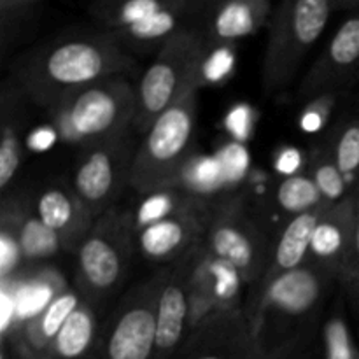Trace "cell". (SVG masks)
Returning a JSON list of instances; mask_svg holds the SVG:
<instances>
[{"label": "cell", "mask_w": 359, "mask_h": 359, "mask_svg": "<svg viewBox=\"0 0 359 359\" xmlns=\"http://www.w3.org/2000/svg\"><path fill=\"white\" fill-rule=\"evenodd\" d=\"M20 359H48V358H44V356H32V354L20 353Z\"/></svg>", "instance_id": "cell-39"}, {"label": "cell", "mask_w": 359, "mask_h": 359, "mask_svg": "<svg viewBox=\"0 0 359 359\" xmlns=\"http://www.w3.org/2000/svg\"><path fill=\"white\" fill-rule=\"evenodd\" d=\"M217 160L221 161V167H223L224 175H226L228 186L237 184L244 177L245 172H248V153H245V149L238 142L224 146L221 149V153L217 154Z\"/></svg>", "instance_id": "cell-32"}, {"label": "cell", "mask_w": 359, "mask_h": 359, "mask_svg": "<svg viewBox=\"0 0 359 359\" xmlns=\"http://www.w3.org/2000/svg\"><path fill=\"white\" fill-rule=\"evenodd\" d=\"M326 205L328 203H323L318 209L290 217L287 224L283 228L276 244H273L272 259H270L269 270H266L262 283L280 276V273L300 269L302 265L309 262V251H311L314 230L321 219L323 212H325Z\"/></svg>", "instance_id": "cell-19"}, {"label": "cell", "mask_w": 359, "mask_h": 359, "mask_svg": "<svg viewBox=\"0 0 359 359\" xmlns=\"http://www.w3.org/2000/svg\"><path fill=\"white\" fill-rule=\"evenodd\" d=\"M35 216L58 235L67 251H77L97 221L77 198L74 189L63 188H49L42 191L35 205Z\"/></svg>", "instance_id": "cell-18"}, {"label": "cell", "mask_w": 359, "mask_h": 359, "mask_svg": "<svg viewBox=\"0 0 359 359\" xmlns=\"http://www.w3.org/2000/svg\"><path fill=\"white\" fill-rule=\"evenodd\" d=\"M0 251H2V255H0L2 256V262H0L2 279L7 280V277L18 269V263L23 256H21V249L18 245L16 237L6 228H2V233H0Z\"/></svg>", "instance_id": "cell-34"}, {"label": "cell", "mask_w": 359, "mask_h": 359, "mask_svg": "<svg viewBox=\"0 0 359 359\" xmlns=\"http://www.w3.org/2000/svg\"><path fill=\"white\" fill-rule=\"evenodd\" d=\"M300 163H302L300 151L293 149V147H287V149H283L279 154H277L276 168L280 172V174L290 177V175H297L294 172L300 168Z\"/></svg>", "instance_id": "cell-36"}, {"label": "cell", "mask_w": 359, "mask_h": 359, "mask_svg": "<svg viewBox=\"0 0 359 359\" xmlns=\"http://www.w3.org/2000/svg\"><path fill=\"white\" fill-rule=\"evenodd\" d=\"M175 188L184 189L200 198L210 200V196L228 188V181L217 156L195 154L182 170Z\"/></svg>", "instance_id": "cell-24"}, {"label": "cell", "mask_w": 359, "mask_h": 359, "mask_svg": "<svg viewBox=\"0 0 359 359\" xmlns=\"http://www.w3.org/2000/svg\"><path fill=\"white\" fill-rule=\"evenodd\" d=\"M58 139L84 149L128 135L135 123V88L125 76L109 77L84 88L49 111Z\"/></svg>", "instance_id": "cell-4"}, {"label": "cell", "mask_w": 359, "mask_h": 359, "mask_svg": "<svg viewBox=\"0 0 359 359\" xmlns=\"http://www.w3.org/2000/svg\"><path fill=\"white\" fill-rule=\"evenodd\" d=\"M207 202H210V200L200 198V196H195L179 188L161 189V191L144 195L132 216L133 231L158 223L161 219H167V217H174L179 214L189 212L193 209H198Z\"/></svg>", "instance_id": "cell-23"}, {"label": "cell", "mask_w": 359, "mask_h": 359, "mask_svg": "<svg viewBox=\"0 0 359 359\" xmlns=\"http://www.w3.org/2000/svg\"><path fill=\"white\" fill-rule=\"evenodd\" d=\"M135 151L128 135L88 147L74 174L72 189L95 219L109 212L121 189L130 184Z\"/></svg>", "instance_id": "cell-10"}, {"label": "cell", "mask_w": 359, "mask_h": 359, "mask_svg": "<svg viewBox=\"0 0 359 359\" xmlns=\"http://www.w3.org/2000/svg\"><path fill=\"white\" fill-rule=\"evenodd\" d=\"M231 65H233V53L230 46H207V53L200 69V81L202 84L221 81L224 74L230 72Z\"/></svg>", "instance_id": "cell-31"}, {"label": "cell", "mask_w": 359, "mask_h": 359, "mask_svg": "<svg viewBox=\"0 0 359 359\" xmlns=\"http://www.w3.org/2000/svg\"><path fill=\"white\" fill-rule=\"evenodd\" d=\"M97 344V319L91 304L81 300L49 346L48 359H88Z\"/></svg>", "instance_id": "cell-21"}, {"label": "cell", "mask_w": 359, "mask_h": 359, "mask_svg": "<svg viewBox=\"0 0 359 359\" xmlns=\"http://www.w3.org/2000/svg\"><path fill=\"white\" fill-rule=\"evenodd\" d=\"M330 158L340 174L346 177L349 188L359 186V119L346 123L333 140Z\"/></svg>", "instance_id": "cell-27"}, {"label": "cell", "mask_w": 359, "mask_h": 359, "mask_svg": "<svg viewBox=\"0 0 359 359\" xmlns=\"http://www.w3.org/2000/svg\"><path fill=\"white\" fill-rule=\"evenodd\" d=\"M135 62L107 32L70 35L35 48L13 67V88L53 111L84 88L132 72Z\"/></svg>", "instance_id": "cell-1"}, {"label": "cell", "mask_w": 359, "mask_h": 359, "mask_svg": "<svg viewBox=\"0 0 359 359\" xmlns=\"http://www.w3.org/2000/svg\"><path fill=\"white\" fill-rule=\"evenodd\" d=\"M332 279L335 276L330 270L307 262L251 290L244 312L265 354L272 359H286L314 323Z\"/></svg>", "instance_id": "cell-2"}, {"label": "cell", "mask_w": 359, "mask_h": 359, "mask_svg": "<svg viewBox=\"0 0 359 359\" xmlns=\"http://www.w3.org/2000/svg\"><path fill=\"white\" fill-rule=\"evenodd\" d=\"M356 2L340 0H286L273 6L263 58V93H284L297 79L309 51L328 27L333 13Z\"/></svg>", "instance_id": "cell-3"}, {"label": "cell", "mask_w": 359, "mask_h": 359, "mask_svg": "<svg viewBox=\"0 0 359 359\" xmlns=\"http://www.w3.org/2000/svg\"><path fill=\"white\" fill-rule=\"evenodd\" d=\"M130 216L112 210L95 221L93 228L77 248V286L86 302L109 297L125 279L133 241Z\"/></svg>", "instance_id": "cell-8"}, {"label": "cell", "mask_w": 359, "mask_h": 359, "mask_svg": "<svg viewBox=\"0 0 359 359\" xmlns=\"http://www.w3.org/2000/svg\"><path fill=\"white\" fill-rule=\"evenodd\" d=\"M356 217V195L347 196L340 203H328L312 237L309 262L330 270L340 277L344 262L351 248Z\"/></svg>", "instance_id": "cell-17"}, {"label": "cell", "mask_w": 359, "mask_h": 359, "mask_svg": "<svg viewBox=\"0 0 359 359\" xmlns=\"http://www.w3.org/2000/svg\"><path fill=\"white\" fill-rule=\"evenodd\" d=\"M323 104H325V98L312 102L311 109L304 114V118H302V126H304L305 132H316V130H319L323 126L326 116L325 109H321Z\"/></svg>", "instance_id": "cell-37"}, {"label": "cell", "mask_w": 359, "mask_h": 359, "mask_svg": "<svg viewBox=\"0 0 359 359\" xmlns=\"http://www.w3.org/2000/svg\"><path fill=\"white\" fill-rule=\"evenodd\" d=\"M58 140L55 128H39L28 137V146L34 151H46Z\"/></svg>", "instance_id": "cell-38"}, {"label": "cell", "mask_w": 359, "mask_h": 359, "mask_svg": "<svg viewBox=\"0 0 359 359\" xmlns=\"http://www.w3.org/2000/svg\"><path fill=\"white\" fill-rule=\"evenodd\" d=\"M312 179H314L316 186H318L319 193L326 203L333 205V203H340L347 196L354 195V193H351L346 177L340 174L337 165L326 153L318 154L312 161Z\"/></svg>", "instance_id": "cell-28"}, {"label": "cell", "mask_w": 359, "mask_h": 359, "mask_svg": "<svg viewBox=\"0 0 359 359\" xmlns=\"http://www.w3.org/2000/svg\"><path fill=\"white\" fill-rule=\"evenodd\" d=\"M79 304V297L69 290L60 291L55 297L49 298V302L41 311L32 314L25 321L20 332V342H18L21 353L46 358L51 342Z\"/></svg>", "instance_id": "cell-20"}, {"label": "cell", "mask_w": 359, "mask_h": 359, "mask_svg": "<svg viewBox=\"0 0 359 359\" xmlns=\"http://www.w3.org/2000/svg\"><path fill=\"white\" fill-rule=\"evenodd\" d=\"M174 359H272L259 347L244 309L214 312L195 325Z\"/></svg>", "instance_id": "cell-12"}, {"label": "cell", "mask_w": 359, "mask_h": 359, "mask_svg": "<svg viewBox=\"0 0 359 359\" xmlns=\"http://www.w3.org/2000/svg\"><path fill=\"white\" fill-rule=\"evenodd\" d=\"M158 328L154 359H174L191 332V309L181 263L165 270L158 298Z\"/></svg>", "instance_id": "cell-15"}, {"label": "cell", "mask_w": 359, "mask_h": 359, "mask_svg": "<svg viewBox=\"0 0 359 359\" xmlns=\"http://www.w3.org/2000/svg\"><path fill=\"white\" fill-rule=\"evenodd\" d=\"M196 95L198 90H189L165 111L135 149L130 186L140 196L175 188L184 167L196 154Z\"/></svg>", "instance_id": "cell-5"}, {"label": "cell", "mask_w": 359, "mask_h": 359, "mask_svg": "<svg viewBox=\"0 0 359 359\" xmlns=\"http://www.w3.org/2000/svg\"><path fill=\"white\" fill-rule=\"evenodd\" d=\"M21 163V142L18 128L13 123L4 121L2 144H0V188L6 189L16 175Z\"/></svg>", "instance_id": "cell-30"}, {"label": "cell", "mask_w": 359, "mask_h": 359, "mask_svg": "<svg viewBox=\"0 0 359 359\" xmlns=\"http://www.w3.org/2000/svg\"><path fill=\"white\" fill-rule=\"evenodd\" d=\"M168 2V0H167ZM167 2L161 0H126V2H100L91 7V13L97 18L98 23L105 27L104 32L121 30L132 27L153 14L160 13Z\"/></svg>", "instance_id": "cell-25"}, {"label": "cell", "mask_w": 359, "mask_h": 359, "mask_svg": "<svg viewBox=\"0 0 359 359\" xmlns=\"http://www.w3.org/2000/svg\"><path fill=\"white\" fill-rule=\"evenodd\" d=\"M188 287L191 328L214 312L238 311L244 279L224 259L207 252L202 245L179 259Z\"/></svg>", "instance_id": "cell-11"}, {"label": "cell", "mask_w": 359, "mask_h": 359, "mask_svg": "<svg viewBox=\"0 0 359 359\" xmlns=\"http://www.w3.org/2000/svg\"><path fill=\"white\" fill-rule=\"evenodd\" d=\"M205 53L207 42L200 28L177 34L158 49L156 58L135 88L137 114L133 128L146 133L189 90L202 86L200 69Z\"/></svg>", "instance_id": "cell-6"}, {"label": "cell", "mask_w": 359, "mask_h": 359, "mask_svg": "<svg viewBox=\"0 0 359 359\" xmlns=\"http://www.w3.org/2000/svg\"><path fill=\"white\" fill-rule=\"evenodd\" d=\"M226 128L233 133L235 140H248V137L251 135L252 128V112L251 109L245 107V105H238L233 111L228 114L226 118Z\"/></svg>", "instance_id": "cell-35"}, {"label": "cell", "mask_w": 359, "mask_h": 359, "mask_svg": "<svg viewBox=\"0 0 359 359\" xmlns=\"http://www.w3.org/2000/svg\"><path fill=\"white\" fill-rule=\"evenodd\" d=\"M326 359H359L353 333L342 314H333L325 325Z\"/></svg>", "instance_id": "cell-29"}, {"label": "cell", "mask_w": 359, "mask_h": 359, "mask_svg": "<svg viewBox=\"0 0 359 359\" xmlns=\"http://www.w3.org/2000/svg\"><path fill=\"white\" fill-rule=\"evenodd\" d=\"M200 245L230 263L251 290L265 277L273 251L262 224L235 198L214 203L205 237Z\"/></svg>", "instance_id": "cell-7"}, {"label": "cell", "mask_w": 359, "mask_h": 359, "mask_svg": "<svg viewBox=\"0 0 359 359\" xmlns=\"http://www.w3.org/2000/svg\"><path fill=\"white\" fill-rule=\"evenodd\" d=\"M273 4L270 0H230L209 4L202 23L207 46H231L269 25Z\"/></svg>", "instance_id": "cell-16"}, {"label": "cell", "mask_w": 359, "mask_h": 359, "mask_svg": "<svg viewBox=\"0 0 359 359\" xmlns=\"http://www.w3.org/2000/svg\"><path fill=\"white\" fill-rule=\"evenodd\" d=\"M212 202H207L198 209L167 217L137 230L133 233L137 251L151 262H179L182 256L202 244L212 214Z\"/></svg>", "instance_id": "cell-14"}, {"label": "cell", "mask_w": 359, "mask_h": 359, "mask_svg": "<svg viewBox=\"0 0 359 359\" xmlns=\"http://www.w3.org/2000/svg\"><path fill=\"white\" fill-rule=\"evenodd\" d=\"M359 77V4L340 23L298 88L302 100L332 98Z\"/></svg>", "instance_id": "cell-13"}, {"label": "cell", "mask_w": 359, "mask_h": 359, "mask_svg": "<svg viewBox=\"0 0 359 359\" xmlns=\"http://www.w3.org/2000/svg\"><path fill=\"white\" fill-rule=\"evenodd\" d=\"M165 270L133 287L116 309L102 342V359H154L158 298Z\"/></svg>", "instance_id": "cell-9"}, {"label": "cell", "mask_w": 359, "mask_h": 359, "mask_svg": "<svg viewBox=\"0 0 359 359\" xmlns=\"http://www.w3.org/2000/svg\"><path fill=\"white\" fill-rule=\"evenodd\" d=\"M2 228L16 237L25 259H44L58 255L60 249H63L58 235L49 230L35 214H14L4 210Z\"/></svg>", "instance_id": "cell-22"}, {"label": "cell", "mask_w": 359, "mask_h": 359, "mask_svg": "<svg viewBox=\"0 0 359 359\" xmlns=\"http://www.w3.org/2000/svg\"><path fill=\"white\" fill-rule=\"evenodd\" d=\"M344 283L353 287H359V195H356V217H354L353 238H351V248L347 252V258L344 262L340 277Z\"/></svg>", "instance_id": "cell-33"}, {"label": "cell", "mask_w": 359, "mask_h": 359, "mask_svg": "<svg viewBox=\"0 0 359 359\" xmlns=\"http://www.w3.org/2000/svg\"><path fill=\"white\" fill-rule=\"evenodd\" d=\"M358 291H359V287H358Z\"/></svg>", "instance_id": "cell-40"}, {"label": "cell", "mask_w": 359, "mask_h": 359, "mask_svg": "<svg viewBox=\"0 0 359 359\" xmlns=\"http://www.w3.org/2000/svg\"><path fill=\"white\" fill-rule=\"evenodd\" d=\"M276 203L283 212L293 217L318 209L326 202L323 200L314 179L309 175L297 174L284 177L279 182V186L276 188Z\"/></svg>", "instance_id": "cell-26"}]
</instances>
